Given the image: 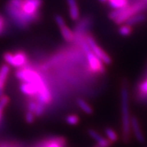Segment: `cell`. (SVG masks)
Listing matches in <instances>:
<instances>
[{
  "instance_id": "obj_1",
  "label": "cell",
  "mask_w": 147,
  "mask_h": 147,
  "mask_svg": "<svg viewBox=\"0 0 147 147\" xmlns=\"http://www.w3.org/2000/svg\"><path fill=\"white\" fill-rule=\"evenodd\" d=\"M43 0H8L5 10L17 28L28 29L40 20Z\"/></svg>"
},
{
  "instance_id": "obj_2",
  "label": "cell",
  "mask_w": 147,
  "mask_h": 147,
  "mask_svg": "<svg viewBox=\"0 0 147 147\" xmlns=\"http://www.w3.org/2000/svg\"><path fill=\"white\" fill-rule=\"evenodd\" d=\"M120 100H121V128L122 138L124 144L130 142L131 132V117L129 108V92L127 82H123L120 88Z\"/></svg>"
},
{
  "instance_id": "obj_3",
  "label": "cell",
  "mask_w": 147,
  "mask_h": 147,
  "mask_svg": "<svg viewBox=\"0 0 147 147\" xmlns=\"http://www.w3.org/2000/svg\"><path fill=\"white\" fill-rule=\"evenodd\" d=\"M147 5L142 0L138 1L134 3L126 6V7L118 10H113L108 13V17L111 20L114 21L117 25L124 24L130 17L137 13H140L145 10Z\"/></svg>"
},
{
  "instance_id": "obj_4",
  "label": "cell",
  "mask_w": 147,
  "mask_h": 147,
  "mask_svg": "<svg viewBox=\"0 0 147 147\" xmlns=\"http://www.w3.org/2000/svg\"><path fill=\"white\" fill-rule=\"evenodd\" d=\"M5 63L10 67L18 69L29 66V58L26 52L22 50L5 52L2 55Z\"/></svg>"
},
{
  "instance_id": "obj_5",
  "label": "cell",
  "mask_w": 147,
  "mask_h": 147,
  "mask_svg": "<svg viewBox=\"0 0 147 147\" xmlns=\"http://www.w3.org/2000/svg\"><path fill=\"white\" fill-rule=\"evenodd\" d=\"M84 38H85L90 50L103 62L105 65L111 64L112 59L111 58V56L102 47H100V46L97 43V42L93 36L89 34H86L84 35Z\"/></svg>"
},
{
  "instance_id": "obj_6",
  "label": "cell",
  "mask_w": 147,
  "mask_h": 147,
  "mask_svg": "<svg viewBox=\"0 0 147 147\" xmlns=\"http://www.w3.org/2000/svg\"><path fill=\"white\" fill-rule=\"evenodd\" d=\"M88 63V69L93 74H104L105 73V67L103 62L90 49L84 52Z\"/></svg>"
},
{
  "instance_id": "obj_7",
  "label": "cell",
  "mask_w": 147,
  "mask_h": 147,
  "mask_svg": "<svg viewBox=\"0 0 147 147\" xmlns=\"http://www.w3.org/2000/svg\"><path fill=\"white\" fill-rule=\"evenodd\" d=\"M55 21L56 25L60 29V32L61 34L63 39L68 43H73L76 40V34L74 32L72 31L70 28L66 24L65 20L62 16L60 14H56L55 16Z\"/></svg>"
},
{
  "instance_id": "obj_8",
  "label": "cell",
  "mask_w": 147,
  "mask_h": 147,
  "mask_svg": "<svg viewBox=\"0 0 147 147\" xmlns=\"http://www.w3.org/2000/svg\"><path fill=\"white\" fill-rule=\"evenodd\" d=\"M67 140L63 137H51L40 141L34 147H66Z\"/></svg>"
},
{
  "instance_id": "obj_9",
  "label": "cell",
  "mask_w": 147,
  "mask_h": 147,
  "mask_svg": "<svg viewBox=\"0 0 147 147\" xmlns=\"http://www.w3.org/2000/svg\"><path fill=\"white\" fill-rule=\"evenodd\" d=\"M131 131L134 134V137L136 138V140L140 144H144L146 141L145 137H144V133L142 131L140 122L138 120V117H136L135 116H132L131 117Z\"/></svg>"
},
{
  "instance_id": "obj_10",
  "label": "cell",
  "mask_w": 147,
  "mask_h": 147,
  "mask_svg": "<svg viewBox=\"0 0 147 147\" xmlns=\"http://www.w3.org/2000/svg\"><path fill=\"white\" fill-rule=\"evenodd\" d=\"M10 67L7 63H3L0 66V97L5 94V88L11 71Z\"/></svg>"
},
{
  "instance_id": "obj_11",
  "label": "cell",
  "mask_w": 147,
  "mask_h": 147,
  "mask_svg": "<svg viewBox=\"0 0 147 147\" xmlns=\"http://www.w3.org/2000/svg\"><path fill=\"white\" fill-rule=\"evenodd\" d=\"M88 134L92 139H93L96 142V145L99 146V147H111L113 144L108 139L105 138L104 137L102 136L99 132H97L96 131L94 130V129H88Z\"/></svg>"
},
{
  "instance_id": "obj_12",
  "label": "cell",
  "mask_w": 147,
  "mask_h": 147,
  "mask_svg": "<svg viewBox=\"0 0 147 147\" xmlns=\"http://www.w3.org/2000/svg\"><path fill=\"white\" fill-rule=\"evenodd\" d=\"M69 14L73 21H78L80 19V11L76 0H67Z\"/></svg>"
},
{
  "instance_id": "obj_13",
  "label": "cell",
  "mask_w": 147,
  "mask_h": 147,
  "mask_svg": "<svg viewBox=\"0 0 147 147\" xmlns=\"http://www.w3.org/2000/svg\"><path fill=\"white\" fill-rule=\"evenodd\" d=\"M76 105L81 111L88 115H91L93 113V107L83 98H78L76 99Z\"/></svg>"
},
{
  "instance_id": "obj_14",
  "label": "cell",
  "mask_w": 147,
  "mask_h": 147,
  "mask_svg": "<svg viewBox=\"0 0 147 147\" xmlns=\"http://www.w3.org/2000/svg\"><path fill=\"white\" fill-rule=\"evenodd\" d=\"M146 16L145 14H144V13H137V14L134 15V16H132L131 17H130V18L125 22V24L133 27L134 26H136V25L139 24V23L145 22V21L146 20Z\"/></svg>"
},
{
  "instance_id": "obj_15",
  "label": "cell",
  "mask_w": 147,
  "mask_h": 147,
  "mask_svg": "<svg viewBox=\"0 0 147 147\" xmlns=\"http://www.w3.org/2000/svg\"><path fill=\"white\" fill-rule=\"evenodd\" d=\"M106 3L113 10H118L129 5V0H107Z\"/></svg>"
},
{
  "instance_id": "obj_16",
  "label": "cell",
  "mask_w": 147,
  "mask_h": 147,
  "mask_svg": "<svg viewBox=\"0 0 147 147\" xmlns=\"http://www.w3.org/2000/svg\"><path fill=\"white\" fill-rule=\"evenodd\" d=\"M105 134L108 138V139L111 142L112 144H114L116 142H117L119 140V136L114 129H112L111 127H106L105 129Z\"/></svg>"
},
{
  "instance_id": "obj_17",
  "label": "cell",
  "mask_w": 147,
  "mask_h": 147,
  "mask_svg": "<svg viewBox=\"0 0 147 147\" xmlns=\"http://www.w3.org/2000/svg\"><path fill=\"white\" fill-rule=\"evenodd\" d=\"M133 32V27L126 24H122L118 28V33L122 37H129Z\"/></svg>"
},
{
  "instance_id": "obj_18",
  "label": "cell",
  "mask_w": 147,
  "mask_h": 147,
  "mask_svg": "<svg viewBox=\"0 0 147 147\" xmlns=\"http://www.w3.org/2000/svg\"><path fill=\"white\" fill-rule=\"evenodd\" d=\"M65 121L68 125L74 126V125H77L79 123V122H80V117L77 114H71L66 117Z\"/></svg>"
},
{
  "instance_id": "obj_19",
  "label": "cell",
  "mask_w": 147,
  "mask_h": 147,
  "mask_svg": "<svg viewBox=\"0 0 147 147\" xmlns=\"http://www.w3.org/2000/svg\"><path fill=\"white\" fill-rule=\"evenodd\" d=\"M37 105V102L34 99H29L26 105V109L28 111H31L34 114L36 111V108Z\"/></svg>"
},
{
  "instance_id": "obj_20",
  "label": "cell",
  "mask_w": 147,
  "mask_h": 147,
  "mask_svg": "<svg viewBox=\"0 0 147 147\" xmlns=\"http://www.w3.org/2000/svg\"><path fill=\"white\" fill-rule=\"evenodd\" d=\"M10 102V98L7 95L4 94L3 96L0 97V111L4 112V110L5 109L7 105Z\"/></svg>"
},
{
  "instance_id": "obj_21",
  "label": "cell",
  "mask_w": 147,
  "mask_h": 147,
  "mask_svg": "<svg viewBox=\"0 0 147 147\" xmlns=\"http://www.w3.org/2000/svg\"><path fill=\"white\" fill-rule=\"evenodd\" d=\"M36 117H37L35 116V114L32 113V112L28 111H27L26 112V114H25V120H26V122L28 124H32V123H34V122L35 121Z\"/></svg>"
},
{
  "instance_id": "obj_22",
  "label": "cell",
  "mask_w": 147,
  "mask_h": 147,
  "mask_svg": "<svg viewBox=\"0 0 147 147\" xmlns=\"http://www.w3.org/2000/svg\"><path fill=\"white\" fill-rule=\"evenodd\" d=\"M138 91L140 92L141 95L147 96V78L138 85Z\"/></svg>"
},
{
  "instance_id": "obj_23",
  "label": "cell",
  "mask_w": 147,
  "mask_h": 147,
  "mask_svg": "<svg viewBox=\"0 0 147 147\" xmlns=\"http://www.w3.org/2000/svg\"><path fill=\"white\" fill-rule=\"evenodd\" d=\"M5 18L0 15V34H2V32H4V30L5 29Z\"/></svg>"
},
{
  "instance_id": "obj_24",
  "label": "cell",
  "mask_w": 147,
  "mask_h": 147,
  "mask_svg": "<svg viewBox=\"0 0 147 147\" xmlns=\"http://www.w3.org/2000/svg\"><path fill=\"white\" fill-rule=\"evenodd\" d=\"M0 147H20L17 144L13 143H8V142H4L0 143Z\"/></svg>"
},
{
  "instance_id": "obj_25",
  "label": "cell",
  "mask_w": 147,
  "mask_h": 147,
  "mask_svg": "<svg viewBox=\"0 0 147 147\" xmlns=\"http://www.w3.org/2000/svg\"><path fill=\"white\" fill-rule=\"evenodd\" d=\"M2 114H3V111H0V121H1V119H2Z\"/></svg>"
},
{
  "instance_id": "obj_26",
  "label": "cell",
  "mask_w": 147,
  "mask_h": 147,
  "mask_svg": "<svg viewBox=\"0 0 147 147\" xmlns=\"http://www.w3.org/2000/svg\"><path fill=\"white\" fill-rule=\"evenodd\" d=\"M142 1H144V2L147 5V0H142Z\"/></svg>"
}]
</instances>
